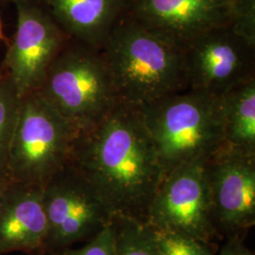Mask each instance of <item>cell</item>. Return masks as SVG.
Masks as SVG:
<instances>
[{"instance_id":"9c48e42d","label":"cell","mask_w":255,"mask_h":255,"mask_svg":"<svg viewBox=\"0 0 255 255\" xmlns=\"http://www.w3.org/2000/svg\"><path fill=\"white\" fill-rule=\"evenodd\" d=\"M203 166L219 236L244 237L255 224V152L224 144Z\"/></svg>"},{"instance_id":"ac0fdd59","label":"cell","mask_w":255,"mask_h":255,"mask_svg":"<svg viewBox=\"0 0 255 255\" xmlns=\"http://www.w3.org/2000/svg\"><path fill=\"white\" fill-rule=\"evenodd\" d=\"M229 25L255 44V0H233Z\"/></svg>"},{"instance_id":"8992f818","label":"cell","mask_w":255,"mask_h":255,"mask_svg":"<svg viewBox=\"0 0 255 255\" xmlns=\"http://www.w3.org/2000/svg\"><path fill=\"white\" fill-rule=\"evenodd\" d=\"M43 202L48 225L46 255L87 242L113 220L90 182L71 162L44 184Z\"/></svg>"},{"instance_id":"4fadbf2b","label":"cell","mask_w":255,"mask_h":255,"mask_svg":"<svg viewBox=\"0 0 255 255\" xmlns=\"http://www.w3.org/2000/svg\"><path fill=\"white\" fill-rule=\"evenodd\" d=\"M68 39L101 48L130 0H37Z\"/></svg>"},{"instance_id":"7c38bea8","label":"cell","mask_w":255,"mask_h":255,"mask_svg":"<svg viewBox=\"0 0 255 255\" xmlns=\"http://www.w3.org/2000/svg\"><path fill=\"white\" fill-rule=\"evenodd\" d=\"M47 236L43 186L9 182L0 204V255H46Z\"/></svg>"},{"instance_id":"8fae6325","label":"cell","mask_w":255,"mask_h":255,"mask_svg":"<svg viewBox=\"0 0 255 255\" xmlns=\"http://www.w3.org/2000/svg\"><path fill=\"white\" fill-rule=\"evenodd\" d=\"M233 0H130L128 14L183 49L212 28L230 23Z\"/></svg>"},{"instance_id":"603a6c76","label":"cell","mask_w":255,"mask_h":255,"mask_svg":"<svg viewBox=\"0 0 255 255\" xmlns=\"http://www.w3.org/2000/svg\"><path fill=\"white\" fill-rule=\"evenodd\" d=\"M14 0H0V3H3V2H10L12 3Z\"/></svg>"},{"instance_id":"ba28073f","label":"cell","mask_w":255,"mask_h":255,"mask_svg":"<svg viewBox=\"0 0 255 255\" xmlns=\"http://www.w3.org/2000/svg\"><path fill=\"white\" fill-rule=\"evenodd\" d=\"M188 89L221 98L255 78V44L229 24L212 28L182 49Z\"/></svg>"},{"instance_id":"ffe728a7","label":"cell","mask_w":255,"mask_h":255,"mask_svg":"<svg viewBox=\"0 0 255 255\" xmlns=\"http://www.w3.org/2000/svg\"><path fill=\"white\" fill-rule=\"evenodd\" d=\"M218 255H255V253L245 245L243 237H229L224 239Z\"/></svg>"},{"instance_id":"6da1fadb","label":"cell","mask_w":255,"mask_h":255,"mask_svg":"<svg viewBox=\"0 0 255 255\" xmlns=\"http://www.w3.org/2000/svg\"><path fill=\"white\" fill-rule=\"evenodd\" d=\"M70 162L113 219L146 223L164 171L138 110L118 103L104 119L79 132Z\"/></svg>"},{"instance_id":"44dd1931","label":"cell","mask_w":255,"mask_h":255,"mask_svg":"<svg viewBox=\"0 0 255 255\" xmlns=\"http://www.w3.org/2000/svg\"><path fill=\"white\" fill-rule=\"evenodd\" d=\"M9 182H10V181L8 179L6 173L0 172V204L2 202L3 197L5 195V192L9 186Z\"/></svg>"},{"instance_id":"5bb4252c","label":"cell","mask_w":255,"mask_h":255,"mask_svg":"<svg viewBox=\"0 0 255 255\" xmlns=\"http://www.w3.org/2000/svg\"><path fill=\"white\" fill-rule=\"evenodd\" d=\"M219 99L224 144L255 152V78L235 86Z\"/></svg>"},{"instance_id":"e0dca14e","label":"cell","mask_w":255,"mask_h":255,"mask_svg":"<svg viewBox=\"0 0 255 255\" xmlns=\"http://www.w3.org/2000/svg\"><path fill=\"white\" fill-rule=\"evenodd\" d=\"M148 229L161 255H216L213 247L192 237L165 230Z\"/></svg>"},{"instance_id":"7402d4cb","label":"cell","mask_w":255,"mask_h":255,"mask_svg":"<svg viewBox=\"0 0 255 255\" xmlns=\"http://www.w3.org/2000/svg\"><path fill=\"white\" fill-rule=\"evenodd\" d=\"M5 40V35L3 32V26H2V22H1V17H0V41Z\"/></svg>"},{"instance_id":"9a60e30c","label":"cell","mask_w":255,"mask_h":255,"mask_svg":"<svg viewBox=\"0 0 255 255\" xmlns=\"http://www.w3.org/2000/svg\"><path fill=\"white\" fill-rule=\"evenodd\" d=\"M115 255H161L145 223L122 218L112 220Z\"/></svg>"},{"instance_id":"52a82bcc","label":"cell","mask_w":255,"mask_h":255,"mask_svg":"<svg viewBox=\"0 0 255 255\" xmlns=\"http://www.w3.org/2000/svg\"><path fill=\"white\" fill-rule=\"evenodd\" d=\"M145 224L192 237L213 248L222 241L213 217L203 164H183L165 174Z\"/></svg>"},{"instance_id":"7a4b0ae2","label":"cell","mask_w":255,"mask_h":255,"mask_svg":"<svg viewBox=\"0 0 255 255\" xmlns=\"http://www.w3.org/2000/svg\"><path fill=\"white\" fill-rule=\"evenodd\" d=\"M119 103L140 110L188 89L181 48L126 13L101 46Z\"/></svg>"},{"instance_id":"d6986e66","label":"cell","mask_w":255,"mask_h":255,"mask_svg":"<svg viewBox=\"0 0 255 255\" xmlns=\"http://www.w3.org/2000/svg\"><path fill=\"white\" fill-rule=\"evenodd\" d=\"M49 255H115V237L112 222L79 249L68 248Z\"/></svg>"},{"instance_id":"277c9868","label":"cell","mask_w":255,"mask_h":255,"mask_svg":"<svg viewBox=\"0 0 255 255\" xmlns=\"http://www.w3.org/2000/svg\"><path fill=\"white\" fill-rule=\"evenodd\" d=\"M79 132L104 119L119 100L101 49L68 40L37 90Z\"/></svg>"},{"instance_id":"5b68a950","label":"cell","mask_w":255,"mask_h":255,"mask_svg":"<svg viewBox=\"0 0 255 255\" xmlns=\"http://www.w3.org/2000/svg\"><path fill=\"white\" fill-rule=\"evenodd\" d=\"M77 135L78 131L39 92L25 95L9 149L8 179L44 186L70 162Z\"/></svg>"},{"instance_id":"2e32d148","label":"cell","mask_w":255,"mask_h":255,"mask_svg":"<svg viewBox=\"0 0 255 255\" xmlns=\"http://www.w3.org/2000/svg\"><path fill=\"white\" fill-rule=\"evenodd\" d=\"M21 99L9 78L0 74V172L3 173H6Z\"/></svg>"},{"instance_id":"30bf717a","label":"cell","mask_w":255,"mask_h":255,"mask_svg":"<svg viewBox=\"0 0 255 255\" xmlns=\"http://www.w3.org/2000/svg\"><path fill=\"white\" fill-rule=\"evenodd\" d=\"M16 30L3 62V70L19 96L40 88L46 72L68 37L37 0H14Z\"/></svg>"},{"instance_id":"3957f363","label":"cell","mask_w":255,"mask_h":255,"mask_svg":"<svg viewBox=\"0 0 255 255\" xmlns=\"http://www.w3.org/2000/svg\"><path fill=\"white\" fill-rule=\"evenodd\" d=\"M164 176L183 164H204L224 145L220 99L187 89L138 110Z\"/></svg>"}]
</instances>
